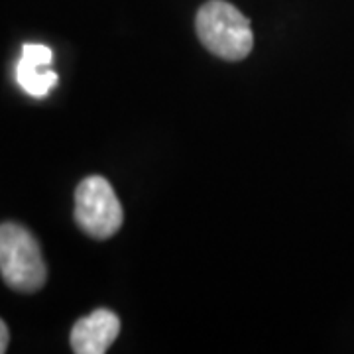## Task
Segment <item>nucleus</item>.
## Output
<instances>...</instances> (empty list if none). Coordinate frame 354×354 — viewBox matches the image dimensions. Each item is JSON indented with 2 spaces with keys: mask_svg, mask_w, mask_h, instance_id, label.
<instances>
[{
  "mask_svg": "<svg viewBox=\"0 0 354 354\" xmlns=\"http://www.w3.org/2000/svg\"><path fill=\"white\" fill-rule=\"evenodd\" d=\"M120 333V319L111 309H97L79 319L71 329V348L77 354H102Z\"/></svg>",
  "mask_w": 354,
  "mask_h": 354,
  "instance_id": "nucleus-4",
  "label": "nucleus"
},
{
  "mask_svg": "<svg viewBox=\"0 0 354 354\" xmlns=\"http://www.w3.org/2000/svg\"><path fill=\"white\" fill-rule=\"evenodd\" d=\"M16 83L30 97L41 99L57 85V73L51 71L48 65H41L26 55H20L16 64Z\"/></svg>",
  "mask_w": 354,
  "mask_h": 354,
  "instance_id": "nucleus-5",
  "label": "nucleus"
},
{
  "mask_svg": "<svg viewBox=\"0 0 354 354\" xmlns=\"http://www.w3.org/2000/svg\"><path fill=\"white\" fill-rule=\"evenodd\" d=\"M0 276L22 293L41 290L48 279V266L38 241L22 225H0Z\"/></svg>",
  "mask_w": 354,
  "mask_h": 354,
  "instance_id": "nucleus-2",
  "label": "nucleus"
},
{
  "mask_svg": "<svg viewBox=\"0 0 354 354\" xmlns=\"http://www.w3.org/2000/svg\"><path fill=\"white\" fill-rule=\"evenodd\" d=\"M195 28L203 46L221 59L241 62L252 51L254 34L250 22L230 2H205L197 12Z\"/></svg>",
  "mask_w": 354,
  "mask_h": 354,
  "instance_id": "nucleus-1",
  "label": "nucleus"
},
{
  "mask_svg": "<svg viewBox=\"0 0 354 354\" xmlns=\"http://www.w3.org/2000/svg\"><path fill=\"white\" fill-rule=\"evenodd\" d=\"M8 341H10V335H8V327H6V323L0 319V354L6 353V348H8Z\"/></svg>",
  "mask_w": 354,
  "mask_h": 354,
  "instance_id": "nucleus-6",
  "label": "nucleus"
},
{
  "mask_svg": "<svg viewBox=\"0 0 354 354\" xmlns=\"http://www.w3.org/2000/svg\"><path fill=\"white\" fill-rule=\"evenodd\" d=\"M75 221L83 232L99 241L111 239L122 227V205L104 177L88 176L77 185Z\"/></svg>",
  "mask_w": 354,
  "mask_h": 354,
  "instance_id": "nucleus-3",
  "label": "nucleus"
}]
</instances>
